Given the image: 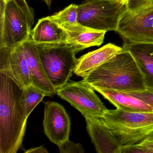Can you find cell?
Here are the masks:
<instances>
[{"mask_svg": "<svg viewBox=\"0 0 153 153\" xmlns=\"http://www.w3.org/2000/svg\"><path fill=\"white\" fill-rule=\"evenodd\" d=\"M21 89L0 73V153H16L25 135L27 117L20 104Z\"/></svg>", "mask_w": 153, "mask_h": 153, "instance_id": "1", "label": "cell"}, {"mask_svg": "<svg viewBox=\"0 0 153 153\" xmlns=\"http://www.w3.org/2000/svg\"><path fill=\"white\" fill-rule=\"evenodd\" d=\"M83 80L93 88L127 93L146 89L144 77L134 57L124 50L93 70Z\"/></svg>", "mask_w": 153, "mask_h": 153, "instance_id": "2", "label": "cell"}, {"mask_svg": "<svg viewBox=\"0 0 153 153\" xmlns=\"http://www.w3.org/2000/svg\"><path fill=\"white\" fill-rule=\"evenodd\" d=\"M36 45L45 70L56 90L68 82L77 62L76 54L86 49L67 42Z\"/></svg>", "mask_w": 153, "mask_h": 153, "instance_id": "3", "label": "cell"}, {"mask_svg": "<svg viewBox=\"0 0 153 153\" xmlns=\"http://www.w3.org/2000/svg\"><path fill=\"white\" fill-rule=\"evenodd\" d=\"M115 32L124 42L153 43V0H128Z\"/></svg>", "mask_w": 153, "mask_h": 153, "instance_id": "4", "label": "cell"}, {"mask_svg": "<svg viewBox=\"0 0 153 153\" xmlns=\"http://www.w3.org/2000/svg\"><path fill=\"white\" fill-rule=\"evenodd\" d=\"M122 145L137 144L153 130V112L108 110L101 117Z\"/></svg>", "mask_w": 153, "mask_h": 153, "instance_id": "5", "label": "cell"}, {"mask_svg": "<svg viewBox=\"0 0 153 153\" xmlns=\"http://www.w3.org/2000/svg\"><path fill=\"white\" fill-rule=\"evenodd\" d=\"M124 7L117 0H85L77 5L78 22L92 29L115 31Z\"/></svg>", "mask_w": 153, "mask_h": 153, "instance_id": "6", "label": "cell"}, {"mask_svg": "<svg viewBox=\"0 0 153 153\" xmlns=\"http://www.w3.org/2000/svg\"><path fill=\"white\" fill-rule=\"evenodd\" d=\"M33 26L16 0L7 3L1 13L0 47L14 48L29 39Z\"/></svg>", "mask_w": 153, "mask_h": 153, "instance_id": "7", "label": "cell"}, {"mask_svg": "<svg viewBox=\"0 0 153 153\" xmlns=\"http://www.w3.org/2000/svg\"><path fill=\"white\" fill-rule=\"evenodd\" d=\"M56 91L59 97L68 102L83 116L93 115L101 118L108 111L94 89L83 80L68 82Z\"/></svg>", "mask_w": 153, "mask_h": 153, "instance_id": "8", "label": "cell"}, {"mask_svg": "<svg viewBox=\"0 0 153 153\" xmlns=\"http://www.w3.org/2000/svg\"><path fill=\"white\" fill-rule=\"evenodd\" d=\"M0 73L11 79L22 90L32 85L22 44L14 48L0 47Z\"/></svg>", "mask_w": 153, "mask_h": 153, "instance_id": "9", "label": "cell"}, {"mask_svg": "<svg viewBox=\"0 0 153 153\" xmlns=\"http://www.w3.org/2000/svg\"><path fill=\"white\" fill-rule=\"evenodd\" d=\"M43 125L45 135L51 142L59 146L69 139L71 120L64 107L56 102L44 103Z\"/></svg>", "mask_w": 153, "mask_h": 153, "instance_id": "10", "label": "cell"}, {"mask_svg": "<svg viewBox=\"0 0 153 153\" xmlns=\"http://www.w3.org/2000/svg\"><path fill=\"white\" fill-rule=\"evenodd\" d=\"M88 132L98 153H121L122 146L102 118L85 115Z\"/></svg>", "mask_w": 153, "mask_h": 153, "instance_id": "11", "label": "cell"}, {"mask_svg": "<svg viewBox=\"0 0 153 153\" xmlns=\"http://www.w3.org/2000/svg\"><path fill=\"white\" fill-rule=\"evenodd\" d=\"M22 46L30 71L32 85L44 91L46 96L53 97L56 94V90L45 70L36 44L30 36L22 44Z\"/></svg>", "mask_w": 153, "mask_h": 153, "instance_id": "12", "label": "cell"}, {"mask_svg": "<svg viewBox=\"0 0 153 153\" xmlns=\"http://www.w3.org/2000/svg\"><path fill=\"white\" fill-rule=\"evenodd\" d=\"M122 47L134 57L144 77L146 89L153 90V43L124 42Z\"/></svg>", "mask_w": 153, "mask_h": 153, "instance_id": "13", "label": "cell"}, {"mask_svg": "<svg viewBox=\"0 0 153 153\" xmlns=\"http://www.w3.org/2000/svg\"><path fill=\"white\" fill-rule=\"evenodd\" d=\"M123 51V47L109 43L78 59L74 73L84 78L91 71Z\"/></svg>", "mask_w": 153, "mask_h": 153, "instance_id": "14", "label": "cell"}, {"mask_svg": "<svg viewBox=\"0 0 153 153\" xmlns=\"http://www.w3.org/2000/svg\"><path fill=\"white\" fill-rule=\"evenodd\" d=\"M66 33L67 42L79 45L86 48L101 45L103 43L106 31L92 29L78 22L61 27Z\"/></svg>", "mask_w": 153, "mask_h": 153, "instance_id": "15", "label": "cell"}, {"mask_svg": "<svg viewBox=\"0 0 153 153\" xmlns=\"http://www.w3.org/2000/svg\"><path fill=\"white\" fill-rule=\"evenodd\" d=\"M30 37L36 44L67 42L65 30L50 16L39 19L34 28L31 30Z\"/></svg>", "mask_w": 153, "mask_h": 153, "instance_id": "16", "label": "cell"}, {"mask_svg": "<svg viewBox=\"0 0 153 153\" xmlns=\"http://www.w3.org/2000/svg\"><path fill=\"white\" fill-rule=\"evenodd\" d=\"M117 109L130 112H153V108L127 92L111 89L94 88Z\"/></svg>", "mask_w": 153, "mask_h": 153, "instance_id": "17", "label": "cell"}, {"mask_svg": "<svg viewBox=\"0 0 153 153\" xmlns=\"http://www.w3.org/2000/svg\"><path fill=\"white\" fill-rule=\"evenodd\" d=\"M45 93L33 85L22 90L20 104L26 116L28 118L36 105L42 101Z\"/></svg>", "mask_w": 153, "mask_h": 153, "instance_id": "18", "label": "cell"}, {"mask_svg": "<svg viewBox=\"0 0 153 153\" xmlns=\"http://www.w3.org/2000/svg\"><path fill=\"white\" fill-rule=\"evenodd\" d=\"M50 17L60 27L67 24L76 23L78 22L77 5L71 4Z\"/></svg>", "mask_w": 153, "mask_h": 153, "instance_id": "19", "label": "cell"}, {"mask_svg": "<svg viewBox=\"0 0 153 153\" xmlns=\"http://www.w3.org/2000/svg\"><path fill=\"white\" fill-rule=\"evenodd\" d=\"M61 153H84V149L79 143H76L68 139L59 146Z\"/></svg>", "mask_w": 153, "mask_h": 153, "instance_id": "20", "label": "cell"}, {"mask_svg": "<svg viewBox=\"0 0 153 153\" xmlns=\"http://www.w3.org/2000/svg\"><path fill=\"white\" fill-rule=\"evenodd\" d=\"M128 93L143 101L153 108V90L146 89L142 91Z\"/></svg>", "mask_w": 153, "mask_h": 153, "instance_id": "21", "label": "cell"}, {"mask_svg": "<svg viewBox=\"0 0 153 153\" xmlns=\"http://www.w3.org/2000/svg\"><path fill=\"white\" fill-rule=\"evenodd\" d=\"M135 145L143 150L144 153H153V130L149 132L141 141Z\"/></svg>", "mask_w": 153, "mask_h": 153, "instance_id": "22", "label": "cell"}, {"mask_svg": "<svg viewBox=\"0 0 153 153\" xmlns=\"http://www.w3.org/2000/svg\"><path fill=\"white\" fill-rule=\"evenodd\" d=\"M144 153V151L138 148L135 144L130 145H122L121 153Z\"/></svg>", "mask_w": 153, "mask_h": 153, "instance_id": "23", "label": "cell"}, {"mask_svg": "<svg viewBox=\"0 0 153 153\" xmlns=\"http://www.w3.org/2000/svg\"><path fill=\"white\" fill-rule=\"evenodd\" d=\"M25 153H48V151L43 146L37 147L29 149H27L25 151Z\"/></svg>", "mask_w": 153, "mask_h": 153, "instance_id": "24", "label": "cell"}, {"mask_svg": "<svg viewBox=\"0 0 153 153\" xmlns=\"http://www.w3.org/2000/svg\"><path fill=\"white\" fill-rule=\"evenodd\" d=\"M43 1L45 2V4L48 6V7L50 8L51 5L52 0H42Z\"/></svg>", "mask_w": 153, "mask_h": 153, "instance_id": "25", "label": "cell"}, {"mask_svg": "<svg viewBox=\"0 0 153 153\" xmlns=\"http://www.w3.org/2000/svg\"><path fill=\"white\" fill-rule=\"evenodd\" d=\"M12 1V0H1V2H2L4 4H6L8 2H9V1Z\"/></svg>", "mask_w": 153, "mask_h": 153, "instance_id": "26", "label": "cell"}, {"mask_svg": "<svg viewBox=\"0 0 153 153\" xmlns=\"http://www.w3.org/2000/svg\"><path fill=\"white\" fill-rule=\"evenodd\" d=\"M117 1L121 2V3H123V4H125L126 2L128 1V0H117Z\"/></svg>", "mask_w": 153, "mask_h": 153, "instance_id": "27", "label": "cell"}]
</instances>
